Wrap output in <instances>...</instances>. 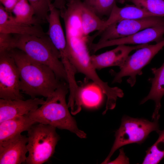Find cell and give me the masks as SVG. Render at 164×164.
Here are the masks:
<instances>
[{
	"label": "cell",
	"mask_w": 164,
	"mask_h": 164,
	"mask_svg": "<svg viewBox=\"0 0 164 164\" xmlns=\"http://www.w3.org/2000/svg\"><path fill=\"white\" fill-rule=\"evenodd\" d=\"M148 45V43L132 46L118 45L110 50L97 55L91 56V62L96 70L112 66H118L120 68L123 65L131 52Z\"/></svg>",
	"instance_id": "11"
},
{
	"label": "cell",
	"mask_w": 164,
	"mask_h": 164,
	"mask_svg": "<svg viewBox=\"0 0 164 164\" xmlns=\"http://www.w3.org/2000/svg\"><path fill=\"white\" fill-rule=\"evenodd\" d=\"M43 97L26 100L0 99V123L14 117L28 114L43 104Z\"/></svg>",
	"instance_id": "12"
},
{
	"label": "cell",
	"mask_w": 164,
	"mask_h": 164,
	"mask_svg": "<svg viewBox=\"0 0 164 164\" xmlns=\"http://www.w3.org/2000/svg\"><path fill=\"white\" fill-rule=\"evenodd\" d=\"M53 126L37 123L27 131V148L29 153L26 163L42 164L54 154L60 139Z\"/></svg>",
	"instance_id": "5"
},
{
	"label": "cell",
	"mask_w": 164,
	"mask_h": 164,
	"mask_svg": "<svg viewBox=\"0 0 164 164\" xmlns=\"http://www.w3.org/2000/svg\"><path fill=\"white\" fill-rule=\"evenodd\" d=\"M9 52L19 70L20 90L31 98H47L66 82L60 80L49 67L33 60L21 50L14 48Z\"/></svg>",
	"instance_id": "1"
},
{
	"label": "cell",
	"mask_w": 164,
	"mask_h": 164,
	"mask_svg": "<svg viewBox=\"0 0 164 164\" xmlns=\"http://www.w3.org/2000/svg\"><path fill=\"white\" fill-rule=\"evenodd\" d=\"M66 55L77 71L100 84L102 81L93 67L91 60L88 38L84 35L80 23L68 22L65 25Z\"/></svg>",
	"instance_id": "4"
},
{
	"label": "cell",
	"mask_w": 164,
	"mask_h": 164,
	"mask_svg": "<svg viewBox=\"0 0 164 164\" xmlns=\"http://www.w3.org/2000/svg\"><path fill=\"white\" fill-rule=\"evenodd\" d=\"M18 67L9 51L0 53V98L6 100L24 99L20 88Z\"/></svg>",
	"instance_id": "8"
},
{
	"label": "cell",
	"mask_w": 164,
	"mask_h": 164,
	"mask_svg": "<svg viewBox=\"0 0 164 164\" xmlns=\"http://www.w3.org/2000/svg\"><path fill=\"white\" fill-rule=\"evenodd\" d=\"M28 138L19 135L0 143V164H20L26 163Z\"/></svg>",
	"instance_id": "13"
},
{
	"label": "cell",
	"mask_w": 164,
	"mask_h": 164,
	"mask_svg": "<svg viewBox=\"0 0 164 164\" xmlns=\"http://www.w3.org/2000/svg\"><path fill=\"white\" fill-rule=\"evenodd\" d=\"M159 120L150 121L143 118L125 116L115 132V140L109 154L103 163H108L114 152L121 147L132 143L141 144L152 132L159 129Z\"/></svg>",
	"instance_id": "6"
},
{
	"label": "cell",
	"mask_w": 164,
	"mask_h": 164,
	"mask_svg": "<svg viewBox=\"0 0 164 164\" xmlns=\"http://www.w3.org/2000/svg\"><path fill=\"white\" fill-rule=\"evenodd\" d=\"M156 16L164 17V0H125Z\"/></svg>",
	"instance_id": "23"
},
{
	"label": "cell",
	"mask_w": 164,
	"mask_h": 164,
	"mask_svg": "<svg viewBox=\"0 0 164 164\" xmlns=\"http://www.w3.org/2000/svg\"><path fill=\"white\" fill-rule=\"evenodd\" d=\"M164 25L163 17L152 16L120 20L106 27L100 34L101 37L97 43L124 37L147 28Z\"/></svg>",
	"instance_id": "9"
},
{
	"label": "cell",
	"mask_w": 164,
	"mask_h": 164,
	"mask_svg": "<svg viewBox=\"0 0 164 164\" xmlns=\"http://www.w3.org/2000/svg\"><path fill=\"white\" fill-rule=\"evenodd\" d=\"M152 16H156L134 5H126L123 7H119L115 2L108 18L105 21L99 35L108 26L115 22L123 20L139 19Z\"/></svg>",
	"instance_id": "19"
},
{
	"label": "cell",
	"mask_w": 164,
	"mask_h": 164,
	"mask_svg": "<svg viewBox=\"0 0 164 164\" xmlns=\"http://www.w3.org/2000/svg\"><path fill=\"white\" fill-rule=\"evenodd\" d=\"M164 25L147 28L124 37L107 40L100 43H91L90 50L95 53L108 46L127 44H142L155 42L159 43L164 39Z\"/></svg>",
	"instance_id": "10"
},
{
	"label": "cell",
	"mask_w": 164,
	"mask_h": 164,
	"mask_svg": "<svg viewBox=\"0 0 164 164\" xmlns=\"http://www.w3.org/2000/svg\"><path fill=\"white\" fill-rule=\"evenodd\" d=\"M34 11L36 18L41 22H48L50 5L52 0H27Z\"/></svg>",
	"instance_id": "25"
},
{
	"label": "cell",
	"mask_w": 164,
	"mask_h": 164,
	"mask_svg": "<svg viewBox=\"0 0 164 164\" xmlns=\"http://www.w3.org/2000/svg\"><path fill=\"white\" fill-rule=\"evenodd\" d=\"M125 0H116V2L121 4H123L125 2Z\"/></svg>",
	"instance_id": "28"
},
{
	"label": "cell",
	"mask_w": 164,
	"mask_h": 164,
	"mask_svg": "<svg viewBox=\"0 0 164 164\" xmlns=\"http://www.w3.org/2000/svg\"><path fill=\"white\" fill-rule=\"evenodd\" d=\"M60 10L51 3L50 5L48 20L49 28L46 33L60 53L61 60L64 61L68 59L66 53L67 42L65 34L60 20Z\"/></svg>",
	"instance_id": "14"
},
{
	"label": "cell",
	"mask_w": 164,
	"mask_h": 164,
	"mask_svg": "<svg viewBox=\"0 0 164 164\" xmlns=\"http://www.w3.org/2000/svg\"><path fill=\"white\" fill-rule=\"evenodd\" d=\"M84 2L99 16L109 15L116 0H84Z\"/></svg>",
	"instance_id": "24"
},
{
	"label": "cell",
	"mask_w": 164,
	"mask_h": 164,
	"mask_svg": "<svg viewBox=\"0 0 164 164\" xmlns=\"http://www.w3.org/2000/svg\"><path fill=\"white\" fill-rule=\"evenodd\" d=\"M0 5V32L12 34H27L41 36L45 35L39 25L29 26L15 21L12 14Z\"/></svg>",
	"instance_id": "15"
},
{
	"label": "cell",
	"mask_w": 164,
	"mask_h": 164,
	"mask_svg": "<svg viewBox=\"0 0 164 164\" xmlns=\"http://www.w3.org/2000/svg\"><path fill=\"white\" fill-rule=\"evenodd\" d=\"M37 123L28 114L17 116L0 123V143L9 141L23 132L28 131Z\"/></svg>",
	"instance_id": "18"
},
{
	"label": "cell",
	"mask_w": 164,
	"mask_h": 164,
	"mask_svg": "<svg viewBox=\"0 0 164 164\" xmlns=\"http://www.w3.org/2000/svg\"><path fill=\"white\" fill-rule=\"evenodd\" d=\"M14 48L21 50L33 60L48 66L60 80L68 83L60 53L46 34L41 36L12 34L11 49Z\"/></svg>",
	"instance_id": "3"
},
{
	"label": "cell",
	"mask_w": 164,
	"mask_h": 164,
	"mask_svg": "<svg viewBox=\"0 0 164 164\" xmlns=\"http://www.w3.org/2000/svg\"><path fill=\"white\" fill-rule=\"evenodd\" d=\"M159 137L155 142L146 151L143 164H156L164 158V130L156 131Z\"/></svg>",
	"instance_id": "22"
},
{
	"label": "cell",
	"mask_w": 164,
	"mask_h": 164,
	"mask_svg": "<svg viewBox=\"0 0 164 164\" xmlns=\"http://www.w3.org/2000/svg\"><path fill=\"white\" fill-rule=\"evenodd\" d=\"M12 34L0 32V53L10 50Z\"/></svg>",
	"instance_id": "26"
},
{
	"label": "cell",
	"mask_w": 164,
	"mask_h": 164,
	"mask_svg": "<svg viewBox=\"0 0 164 164\" xmlns=\"http://www.w3.org/2000/svg\"><path fill=\"white\" fill-rule=\"evenodd\" d=\"M151 70L154 77L150 78L148 81L151 84V87L148 94L141 101L143 104L149 100L154 101L155 109L152 116V120L159 119V114L161 107V100L164 95V62L159 68H152Z\"/></svg>",
	"instance_id": "17"
},
{
	"label": "cell",
	"mask_w": 164,
	"mask_h": 164,
	"mask_svg": "<svg viewBox=\"0 0 164 164\" xmlns=\"http://www.w3.org/2000/svg\"><path fill=\"white\" fill-rule=\"evenodd\" d=\"M11 13L14 19L19 23L29 26L39 25L34 9L27 0H19Z\"/></svg>",
	"instance_id": "20"
},
{
	"label": "cell",
	"mask_w": 164,
	"mask_h": 164,
	"mask_svg": "<svg viewBox=\"0 0 164 164\" xmlns=\"http://www.w3.org/2000/svg\"><path fill=\"white\" fill-rule=\"evenodd\" d=\"M164 47V39L154 45H148L137 50L132 54L128 55L120 70L116 72L111 70L110 72L114 78L112 83H121L122 78L128 77L127 82L131 87L135 84L137 75L142 74V69Z\"/></svg>",
	"instance_id": "7"
},
{
	"label": "cell",
	"mask_w": 164,
	"mask_h": 164,
	"mask_svg": "<svg viewBox=\"0 0 164 164\" xmlns=\"http://www.w3.org/2000/svg\"><path fill=\"white\" fill-rule=\"evenodd\" d=\"M69 86L64 82L50 96L45 103L28 115L36 122L66 129L76 134L81 138H86V134L79 129L74 118L69 110L66 96Z\"/></svg>",
	"instance_id": "2"
},
{
	"label": "cell",
	"mask_w": 164,
	"mask_h": 164,
	"mask_svg": "<svg viewBox=\"0 0 164 164\" xmlns=\"http://www.w3.org/2000/svg\"><path fill=\"white\" fill-rule=\"evenodd\" d=\"M19 0H0V3L9 12L11 13Z\"/></svg>",
	"instance_id": "27"
},
{
	"label": "cell",
	"mask_w": 164,
	"mask_h": 164,
	"mask_svg": "<svg viewBox=\"0 0 164 164\" xmlns=\"http://www.w3.org/2000/svg\"><path fill=\"white\" fill-rule=\"evenodd\" d=\"M103 94L101 88L94 82L80 87L78 95L80 104L81 106L83 105L89 107H96L102 101Z\"/></svg>",
	"instance_id": "21"
},
{
	"label": "cell",
	"mask_w": 164,
	"mask_h": 164,
	"mask_svg": "<svg viewBox=\"0 0 164 164\" xmlns=\"http://www.w3.org/2000/svg\"><path fill=\"white\" fill-rule=\"evenodd\" d=\"M73 0H65L66 1V3H67V2H69L71 1H72Z\"/></svg>",
	"instance_id": "29"
},
{
	"label": "cell",
	"mask_w": 164,
	"mask_h": 164,
	"mask_svg": "<svg viewBox=\"0 0 164 164\" xmlns=\"http://www.w3.org/2000/svg\"><path fill=\"white\" fill-rule=\"evenodd\" d=\"M82 32L87 37L91 33L97 31L91 36L94 39L102 30L105 21L101 19L88 6L81 0H75Z\"/></svg>",
	"instance_id": "16"
}]
</instances>
